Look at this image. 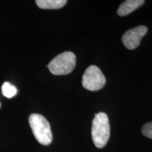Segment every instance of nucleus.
Instances as JSON below:
<instances>
[{
    "mask_svg": "<svg viewBox=\"0 0 152 152\" xmlns=\"http://www.w3.org/2000/svg\"><path fill=\"white\" fill-rule=\"evenodd\" d=\"M110 137V125L108 115L104 112L95 114L92 121V138L94 145L102 149Z\"/></svg>",
    "mask_w": 152,
    "mask_h": 152,
    "instance_id": "1",
    "label": "nucleus"
},
{
    "mask_svg": "<svg viewBox=\"0 0 152 152\" xmlns=\"http://www.w3.org/2000/svg\"><path fill=\"white\" fill-rule=\"evenodd\" d=\"M29 124L33 134L39 143L49 145L53 140L52 132L48 121L43 115L33 113L29 117Z\"/></svg>",
    "mask_w": 152,
    "mask_h": 152,
    "instance_id": "2",
    "label": "nucleus"
},
{
    "mask_svg": "<svg viewBox=\"0 0 152 152\" xmlns=\"http://www.w3.org/2000/svg\"><path fill=\"white\" fill-rule=\"evenodd\" d=\"M76 56L71 52H65L58 54L51 61L48 65L49 71L56 75H67L75 67Z\"/></svg>",
    "mask_w": 152,
    "mask_h": 152,
    "instance_id": "3",
    "label": "nucleus"
},
{
    "mask_svg": "<svg viewBox=\"0 0 152 152\" xmlns=\"http://www.w3.org/2000/svg\"><path fill=\"white\" fill-rule=\"evenodd\" d=\"M82 84L87 90H99L106 84L105 76L97 66H90L85 70L82 79Z\"/></svg>",
    "mask_w": 152,
    "mask_h": 152,
    "instance_id": "4",
    "label": "nucleus"
},
{
    "mask_svg": "<svg viewBox=\"0 0 152 152\" xmlns=\"http://www.w3.org/2000/svg\"><path fill=\"white\" fill-rule=\"evenodd\" d=\"M147 31L148 28L144 26H139L128 30L122 37L123 45L128 49L137 48L140 45L142 37L147 34Z\"/></svg>",
    "mask_w": 152,
    "mask_h": 152,
    "instance_id": "5",
    "label": "nucleus"
},
{
    "mask_svg": "<svg viewBox=\"0 0 152 152\" xmlns=\"http://www.w3.org/2000/svg\"><path fill=\"white\" fill-rule=\"evenodd\" d=\"M144 3V0H126L119 7L118 14L121 16H127L141 7Z\"/></svg>",
    "mask_w": 152,
    "mask_h": 152,
    "instance_id": "6",
    "label": "nucleus"
},
{
    "mask_svg": "<svg viewBox=\"0 0 152 152\" xmlns=\"http://www.w3.org/2000/svg\"><path fill=\"white\" fill-rule=\"evenodd\" d=\"M36 4L42 9H58L67 3L66 0H37Z\"/></svg>",
    "mask_w": 152,
    "mask_h": 152,
    "instance_id": "7",
    "label": "nucleus"
},
{
    "mask_svg": "<svg viewBox=\"0 0 152 152\" xmlns=\"http://www.w3.org/2000/svg\"><path fill=\"white\" fill-rule=\"evenodd\" d=\"M1 90H2V94L6 97L10 99L14 97L17 94V89L16 87L11 85L8 82H5L4 83L2 87H1Z\"/></svg>",
    "mask_w": 152,
    "mask_h": 152,
    "instance_id": "8",
    "label": "nucleus"
},
{
    "mask_svg": "<svg viewBox=\"0 0 152 152\" xmlns=\"http://www.w3.org/2000/svg\"><path fill=\"white\" fill-rule=\"evenodd\" d=\"M142 132L145 137L152 139V121L143 125L142 128Z\"/></svg>",
    "mask_w": 152,
    "mask_h": 152,
    "instance_id": "9",
    "label": "nucleus"
},
{
    "mask_svg": "<svg viewBox=\"0 0 152 152\" xmlns=\"http://www.w3.org/2000/svg\"><path fill=\"white\" fill-rule=\"evenodd\" d=\"M0 106H1V104H0Z\"/></svg>",
    "mask_w": 152,
    "mask_h": 152,
    "instance_id": "10",
    "label": "nucleus"
}]
</instances>
